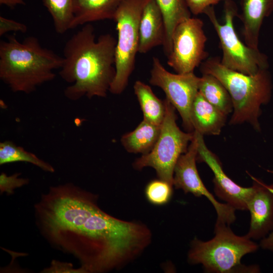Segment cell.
<instances>
[{"label":"cell","mask_w":273,"mask_h":273,"mask_svg":"<svg viewBox=\"0 0 273 273\" xmlns=\"http://www.w3.org/2000/svg\"><path fill=\"white\" fill-rule=\"evenodd\" d=\"M224 22L217 19L214 6L204 12L208 18L219 38L222 51L220 63L230 69L246 74L253 75L261 69L268 68L267 56L259 49H254L243 42L238 35L234 19L238 14V7L233 0H224Z\"/></svg>","instance_id":"obj_6"},{"label":"cell","mask_w":273,"mask_h":273,"mask_svg":"<svg viewBox=\"0 0 273 273\" xmlns=\"http://www.w3.org/2000/svg\"><path fill=\"white\" fill-rule=\"evenodd\" d=\"M123 0H73L71 29L92 22L113 20Z\"/></svg>","instance_id":"obj_17"},{"label":"cell","mask_w":273,"mask_h":273,"mask_svg":"<svg viewBox=\"0 0 273 273\" xmlns=\"http://www.w3.org/2000/svg\"><path fill=\"white\" fill-rule=\"evenodd\" d=\"M147 0H123L115 15L117 39L115 47L116 74L109 92L120 94L126 88L139 53V26Z\"/></svg>","instance_id":"obj_8"},{"label":"cell","mask_w":273,"mask_h":273,"mask_svg":"<svg viewBox=\"0 0 273 273\" xmlns=\"http://www.w3.org/2000/svg\"><path fill=\"white\" fill-rule=\"evenodd\" d=\"M52 17L55 31L62 34L71 29L74 19L73 0H42Z\"/></svg>","instance_id":"obj_23"},{"label":"cell","mask_w":273,"mask_h":273,"mask_svg":"<svg viewBox=\"0 0 273 273\" xmlns=\"http://www.w3.org/2000/svg\"><path fill=\"white\" fill-rule=\"evenodd\" d=\"M226 116L198 93L191 111L195 131L202 135H218L225 125Z\"/></svg>","instance_id":"obj_16"},{"label":"cell","mask_w":273,"mask_h":273,"mask_svg":"<svg viewBox=\"0 0 273 273\" xmlns=\"http://www.w3.org/2000/svg\"><path fill=\"white\" fill-rule=\"evenodd\" d=\"M95 37L93 26L88 23L65 44L59 75L71 84L64 92L70 100L106 97L115 77L116 39L109 33L97 40Z\"/></svg>","instance_id":"obj_2"},{"label":"cell","mask_w":273,"mask_h":273,"mask_svg":"<svg viewBox=\"0 0 273 273\" xmlns=\"http://www.w3.org/2000/svg\"><path fill=\"white\" fill-rule=\"evenodd\" d=\"M199 67L202 74L215 76L228 91L233 105L230 124L247 122L260 131L261 106L267 104L271 96V80L267 69L253 75L246 74L224 66L218 57L207 58Z\"/></svg>","instance_id":"obj_4"},{"label":"cell","mask_w":273,"mask_h":273,"mask_svg":"<svg viewBox=\"0 0 273 273\" xmlns=\"http://www.w3.org/2000/svg\"><path fill=\"white\" fill-rule=\"evenodd\" d=\"M24 0H0V5H5L8 7L14 9L17 5H25Z\"/></svg>","instance_id":"obj_30"},{"label":"cell","mask_w":273,"mask_h":273,"mask_svg":"<svg viewBox=\"0 0 273 273\" xmlns=\"http://www.w3.org/2000/svg\"><path fill=\"white\" fill-rule=\"evenodd\" d=\"M252 178L253 191L247 203L250 223L245 235L250 239L261 240L273 232V184Z\"/></svg>","instance_id":"obj_13"},{"label":"cell","mask_w":273,"mask_h":273,"mask_svg":"<svg viewBox=\"0 0 273 273\" xmlns=\"http://www.w3.org/2000/svg\"><path fill=\"white\" fill-rule=\"evenodd\" d=\"M133 88L143 113L144 119L161 126L165 113L164 101L160 100L151 87L141 81H135Z\"/></svg>","instance_id":"obj_20"},{"label":"cell","mask_w":273,"mask_h":273,"mask_svg":"<svg viewBox=\"0 0 273 273\" xmlns=\"http://www.w3.org/2000/svg\"><path fill=\"white\" fill-rule=\"evenodd\" d=\"M149 82L160 87L167 99L179 113L188 132L194 131L191 118L193 102L199 92L200 77L194 72L173 74L168 71L157 57H154Z\"/></svg>","instance_id":"obj_10"},{"label":"cell","mask_w":273,"mask_h":273,"mask_svg":"<svg viewBox=\"0 0 273 273\" xmlns=\"http://www.w3.org/2000/svg\"><path fill=\"white\" fill-rule=\"evenodd\" d=\"M222 1L223 0H186L190 12L194 15L204 14L208 8L214 6Z\"/></svg>","instance_id":"obj_27"},{"label":"cell","mask_w":273,"mask_h":273,"mask_svg":"<svg viewBox=\"0 0 273 273\" xmlns=\"http://www.w3.org/2000/svg\"><path fill=\"white\" fill-rule=\"evenodd\" d=\"M260 246L264 250L273 251V232L261 240Z\"/></svg>","instance_id":"obj_29"},{"label":"cell","mask_w":273,"mask_h":273,"mask_svg":"<svg viewBox=\"0 0 273 273\" xmlns=\"http://www.w3.org/2000/svg\"><path fill=\"white\" fill-rule=\"evenodd\" d=\"M272 12L273 0H240V12L237 17L242 23V35L247 46L259 49L262 25Z\"/></svg>","instance_id":"obj_14"},{"label":"cell","mask_w":273,"mask_h":273,"mask_svg":"<svg viewBox=\"0 0 273 273\" xmlns=\"http://www.w3.org/2000/svg\"><path fill=\"white\" fill-rule=\"evenodd\" d=\"M163 17L165 25V40L163 45L166 56L171 52L172 37L176 27L182 21L191 17L186 0H155Z\"/></svg>","instance_id":"obj_19"},{"label":"cell","mask_w":273,"mask_h":273,"mask_svg":"<svg viewBox=\"0 0 273 273\" xmlns=\"http://www.w3.org/2000/svg\"><path fill=\"white\" fill-rule=\"evenodd\" d=\"M63 58L33 36L20 41L9 35L0 41V79L14 93H32L56 77Z\"/></svg>","instance_id":"obj_3"},{"label":"cell","mask_w":273,"mask_h":273,"mask_svg":"<svg viewBox=\"0 0 273 273\" xmlns=\"http://www.w3.org/2000/svg\"><path fill=\"white\" fill-rule=\"evenodd\" d=\"M195 132L198 141L197 160L205 162L213 172L216 196L236 210H247V203L253 191L252 187H243L228 176L217 156L206 146L203 135Z\"/></svg>","instance_id":"obj_12"},{"label":"cell","mask_w":273,"mask_h":273,"mask_svg":"<svg viewBox=\"0 0 273 273\" xmlns=\"http://www.w3.org/2000/svg\"><path fill=\"white\" fill-rule=\"evenodd\" d=\"M214 237L207 241L194 238L188 254V262L201 264L207 272H258L259 267L241 263L245 255L256 251L259 246L246 235H236L226 223L216 221Z\"/></svg>","instance_id":"obj_5"},{"label":"cell","mask_w":273,"mask_h":273,"mask_svg":"<svg viewBox=\"0 0 273 273\" xmlns=\"http://www.w3.org/2000/svg\"><path fill=\"white\" fill-rule=\"evenodd\" d=\"M198 154V141L194 136L190 142L188 151L178 158L174 169L173 186L185 193H191L196 197L207 198L214 207L217 217L216 221L230 225L236 220V210L226 203L219 202L207 189L199 174L196 162Z\"/></svg>","instance_id":"obj_11"},{"label":"cell","mask_w":273,"mask_h":273,"mask_svg":"<svg viewBox=\"0 0 273 273\" xmlns=\"http://www.w3.org/2000/svg\"><path fill=\"white\" fill-rule=\"evenodd\" d=\"M165 25L155 0H147L141 15L139 26V53L145 54L164 43Z\"/></svg>","instance_id":"obj_15"},{"label":"cell","mask_w":273,"mask_h":273,"mask_svg":"<svg viewBox=\"0 0 273 273\" xmlns=\"http://www.w3.org/2000/svg\"><path fill=\"white\" fill-rule=\"evenodd\" d=\"M24 162L36 166L42 170L54 172V168L49 163L39 158L34 154L28 152L11 141H5L0 143V165Z\"/></svg>","instance_id":"obj_22"},{"label":"cell","mask_w":273,"mask_h":273,"mask_svg":"<svg viewBox=\"0 0 273 273\" xmlns=\"http://www.w3.org/2000/svg\"><path fill=\"white\" fill-rule=\"evenodd\" d=\"M165 113L158 139L152 150L142 155L133 164L135 169L153 168L159 179L173 186V174L179 157L187 152L194 131L185 132L177 126L175 107L165 99Z\"/></svg>","instance_id":"obj_7"},{"label":"cell","mask_w":273,"mask_h":273,"mask_svg":"<svg viewBox=\"0 0 273 273\" xmlns=\"http://www.w3.org/2000/svg\"><path fill=\"white\" fill-rule=\"evenodd\" d=\"M34 212L42 235L76 258L85 273L120 269L152 241L147 225L109 215L99 207L96 195L71 183L51 187Z\"/></svg>","instance_id":"obj_1"},{"label":"cell","mask_w":273,"mask_h":273,"mask_svg":"<svg viewBox=\"0 0 273 273\" xmlns=\"http://www.w3.org/2000/svg\"><path fill=\"white\" fill-rule=\"evenodd\" d=\"M203 27L201 19L191 17L175 28L167 63L177 73L194 72L208 58V53L205 51L207 37Z\"/></svg>","instance_id":"obj_9"},{"label":"cell","mask_w":273,"mask_h":273,"mask_svg":"<svg viewBox=\"0 0 273 273\" xmlns=\"http://www.w3.org/2000/svg\"><path fill=\"white\" fill-rule=\"evenodd\" d=\"M161 126L143 119L133 131L121 137V143L129 153L147 154L155 146L160 133Z\"/></svg>","instance_id":"obj_18"},{"label":"cell","mask_w":273,"mask_h":273,"mask_svg":"<svg viewBox=\"0 0 273 273\" xmlns=\"http://www.w3.org/2000/svg\"><path fill=\"white\" fill-rule=\"evenodd\" d=\"M42 272H83L85 273L82 267L74 268L73 265L70 263L61 262L56 260H53L51 266L44 269Z\"/></svg>","instance_id":"obj_28"},{"label":"cell","mask_w":273,"mask_h":273,"mask_svg":"<svg viewBox=\"0 0 273 273\" xmlns=\"http://www.w3.org/2000/svg\"><path fill=\"white\" fill-rule=\"evenodd\" d=\"M199 92L211 104L225 115L233 111L231 97L223 84L215 76L203 74L200 77Z\"/></svg>","instance_id":"obj_21"},{"label":"cell","mask_w":273,"mask_h":273,"mask_svg":"<svg viewBox=\"0 0 273 273\" xmlns=\"http://www.w3.org/2000/svg\"><path fill=\"white\" fill-rule=\"evenodd\" d=\"M20 173H16L11 175L2 172L0 174L1 193L4 192L11 195L14 193V190L18 188L27 185L29 183L27 178L20 177Z\"/></svg>","instance_id":"obj_25"},{"label":"cell","mask_w":273,"mask_h":273,"mask_svg":"<svg viewBox=\"0 0 273 273\" xmlns=\"http://www.w3.org/2000/svg\"><path fill=\"white\" fill-rule=\"evenodd\" d=\"M173 185L161 179L151 180L145 188V195L148 201L155 205H162L168 203L173 194Z\"/></svg>","instance_id":"obj_24"},{"label":"cell","mask_w":273,"mask_h":273,"mask_svg":"<svg viewBox=\"0 0 273 273\" xmlns=\"http://www.w3.org/2000/svg\"><path fill=\"white\" fill-rule=\"evenodd\" d=\"M27 29L24 23L0 16V36L10 32L25 33Z\"/></svg>","instance_id":"obj_26"}]
</instances>
